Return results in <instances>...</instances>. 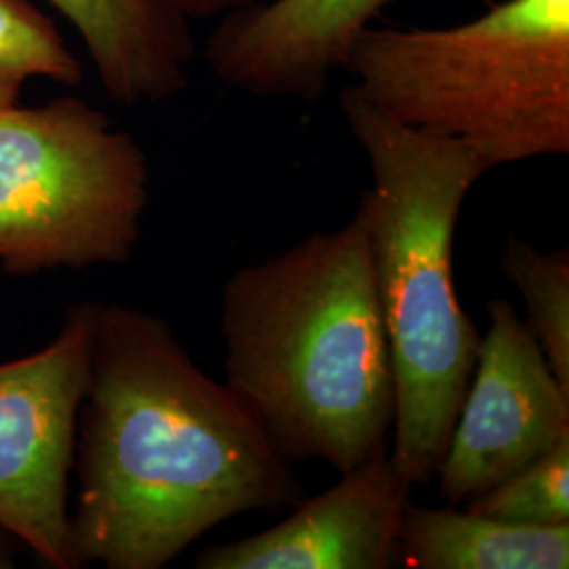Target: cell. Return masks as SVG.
I'll list each match as a JSON object with an SVG mask.
<instances>
[{
    "instance_id": "obj_1",
    "label": "cell",
    "mask_w": 569,
    "mask_h": 569,
    "mask_svg": "<svg viewBox=\"0 0 569 569\" xmlns=\"http://www.w3.org/2000/svg\"><path fill=\"white\" fill-rule=\"evenodd\" d=\"M72 472L79 568L161 569L228 519L305 498L264 428L171 323L121 305H98Z\"/></svg>"
},
{
    "instance_id": "obj_2",
    "label": "cell",
    "mask_w": 569,
    "mask_h": 569,
    "mask_svg": "<svg viewBox=\"0 0 569 569\" xmlns=\"http://www.w3.org/2000/svg\"><path fill=\"white\" fill-rule=\"evenodd\" d=\"M226 385L289 465L336 472L390 446L395 378L359 211L222 289Z\"/></svg>"
},
{
    "instance_id": "obj_3",
    "label": "cell",
    "mask_w": 569,
    "mask_h": 569,
    "mask_svg": "<svg viewBox=\"0 0 569 569\" xmlns=\"http://www.w3.org/2000/svg\"><path fill=\"white\" fill-rule=\"evenodd\" d=\"M342 112L371 171L357 211L395 378L388 453L411 488L427 486L481 345L456 293L451 249L465 201L491 167L465 143L390 119L355 87L342 93Z\"/></svg>"
},
{
    "instance_id": "obj_4",
    "label": "cell",
    "mask_w": 569,
    "mask_h": 569,
    "mask_svg": "<svg viewBox=\"0 0 569 569\" xmlns=\"http://www.w3.org/2000/svg\"><path fill=\"white\" fill-rule=\"evenodd\" d=\"M342 70L390 119L491 169L569 152V0H505L453 28H373Z\"/></svg>"
},
{
    "instance_id": "obj_5",
    "label": "cell",
    "mask_w": 569,
    "mask_h": 569,
    "mask_svg": "<svg viewBox=\"0 0 569 569\" xmlns=\"http://www.w3.org/2000/svg\"><path fill=\"white\" fill-rule=\"evenodd\" d=\"M142 146L74 96L0 110V268L124 264L142 237Z\"/></svg>"
},
{
    "instance_id": "obj_6",
    "label": "cell",
    "mask_w": 569,
    "mask_h": 569,
    "mask_svg": "<svg viewBox=\"0 0 569 569\" xmlns=\"http://www.w3.org/2000/svg\"><path fill=\"white\" fill-rule=\"evenodd\" d=\"M96 315L70 306L49 345L0 363V529L49 568H79L68 491Z\"/></svg>"
},
{
    "instance_id": "obj_7",
    "label": "cell",
    "mask_w": 569,
    "mask_h": 569,
    "mask_svg": "<svg viewBox=\"0 0 569 569\" xmlns=\"http://www.w3.org/2000/svg\"><path fill=\"white\" fill-rule=\"evenodd\" d=\"M566 437L569 390L517 308L489 302L488 329L435 477L441 498L462 507Z\"/></svg>"
},
{
    "instance_id": "obj_8",
    "label": "cell",
    "mask_w": 569,
    "mask_h": 569,
    "mask_svg": "<svg viewBox=\"0 0 569 569\" xmlns=\"http://www.w3.org/2000/svg\"><path fill=\"white\" fill-rule=\"evenodd\" d=\"M411 483L378 453L302 498L283 521L201 550L197 569H387L399 566V531Z\"/></svg>"
},
{
    "instance_id": "obj_9",
    "label": "cell",
    "mask_w": 569,
    "mask_h": 569,
    "mask_svg": "<svg viewBox=\"0 0 569 569\" xmlns=\"http://www.w3.org/2000/svg\"><path fill=\"white\" fill-rule=\"evenodd\" d=\"M392 0H262L224 16L204 58L256 98L317 102L348 51Z\"/></svg>"
},
{
    "instance_id": "obj_10",
    "label": "cell",
    "mask_w": 569,
    "mask_h": 569,
    "mask_svg": "<svg viewBox=\"0 0 569 569\" xmlns=\"http://www.w3.org/2000/svg\"><path fill=\"white\" fill-rule=\"evenodd\" d=\"M74 26L114 102H161L188 84L197 53L169 0H47Z\"/></svg>"
},
{
    "instance_id": "obj_11",
    "label": "cell",
    "mask_w": 569,
    "mask_h": 569,
    "mask_svg": "<svg viewBox=\"0 0 569 569\" xmlns=\"http://www.w3.org/2000/svg\"><path fill=\"white\" fill-rule=\"evenodd\" d=\"M399 566L413 569H568L569 523L523 526L446 505L409 502Z\"/></svg>"
},
{
    "instance_id": "obj_12",
    "label": "cell",
    "mask_w": 569,
    "mask_h": 569,
    "mask_svg": "<svg viewBox=\"0 0 569 569\" xmlns=\"http://www.w3.org/2000/svg\"><path fill=\"white\" fill-rule=\"evenodd\" d=\"M502 270L521 293L528 323L542 348L552 373L569 390V249L540 251L509 237Z\"/></svg>"
},
{
    "instance_id": "obj_13",
    "label": "cell",
    "mask_w": 569,
    "mask_h": 569,
    "mask_svg": "<svg viewBox=\"0 0 569 569\" xmlns=\"http://www.w3.org/2000/svg\"><path fill=\"white\" fill-rule=\"evenodd\" d=\"M30 79L79 87L81 61L41 9L28 0H0V110L20 106Z\"/></svg>"
},
{
    "instance_id": "obj_14",
    "label": "cell",
    "mask_w": 569,
    "mask_h": 569,
    "mask_svg": "<svg viewBox=\"0 0 569 569\" xmlns=\"http://www.w3.org/2000/svg\"><path fill=\"white\" fill-rule=\"evenodd\" d=\"M462 507L523 526L569 523V437Z\"/></svg>"
},
{
    "instance_id": "obj_15",
    "label": "cell",
    "mask_w": 569,
    "mask_h": 569,
    "mask_svg": "<svg viewBox=\"0 0 569 569\" xmlns=\"http://www.w3.org/2000/svg\"><path fill=\"white\" fill-rule=\"evenodd\" d=\"M262 0H169V4L182 16L183 20H207L216 16H228L244 7H251Z\"/></svg>"
},
{
    "instance_id": "obj_16",
    "label": "cell",
    "mask_w": 569,
    "mask_h": 569,
    "mask_svg": "<svg viewBox=\"0 0 569 569\" xmlns=\"http://www.w3.org/2000/svg\"><path fill=\"white\" fill-rule=\"evenodd\" d=\"M13 538L0 529V568H13Z\"/></svg>"
}]
</instances>
